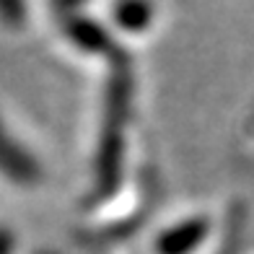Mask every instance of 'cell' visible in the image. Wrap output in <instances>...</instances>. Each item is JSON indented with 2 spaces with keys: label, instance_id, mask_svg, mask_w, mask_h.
<instances>
[{
  "label": "cell",
  "instance_id": "cell-1",
  "mask_svg": "<svg viewBox=\"0 0 254 254\" xmlns=\"http://www.w3.org/2000/svg\"><path fill=\"white\" fill-rule=\"evenodd\" d=\"M241 215L236 205L221 210L218 205L182 207L156 221L148 236L151 254H210L215 247L239 231Z\"/></svg>",
  "mask_w": 254,
  "mask_h": 254
},
{
  "label": "cell",
  "instance_id": "cell-2",
  "mask_svg": "<svg viewBox=\"0 0 254 254\" xmlns=\"http://www.w3.org/2000/svg\"><path fill=\"white\" fill-rule=\"evenodd\" d=\"M158 197V179L156 171L135 164V169L127 174L107 197L86 207V223L88 234L101 239L122 236L135 226H140L153 210V202Z\"/></svg>",
  "mask_w": 254,
  "mask_h": 254
},
{
  "label": "cell",
  "instance_id": "cell-3",
  "mask_svg": "<svg viewBox=\"0 0 254 254\" xmlns=\"http://www.w3.org/2000/svg\"><path fill=\"white\" fill-rule=\"evenodd\" d=\"M101 18L122 47L130 50V44L156 34L158 5L156 0H107Z\"/></svg>",
  "mask_w": 254,
  "mask_h": 254
},
{
  "label": "cell",
  "instance_id": "cell-4",
  "mask_svg": "<svg viewBox=\"0 0 254 254\" xmlns=\"http://www.w3.org/2000/svg\"><path fill=\"white\" fill-rule=\"evenodd\" d=\"M244 140H241V145H244V151L247 153H254V109L249 114V120H247V127H244Z\"/></svg>",
  "mask_w": 254,
  "mask_h": 254
}]
</instances>
